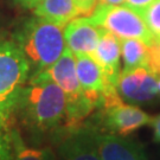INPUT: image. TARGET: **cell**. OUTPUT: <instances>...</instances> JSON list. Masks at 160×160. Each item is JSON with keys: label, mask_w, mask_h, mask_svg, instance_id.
Wrapping results in <instances>:
<instances>
[{"label": "cell", "mask_w": 160, "mask_h": 160, "mask_svg": "<svg viewBox=\"0 0 160 160\" xmlns=\"http://www.w3.org/2000/svg\"><path fill=\"white\" fill-rule=\"evenodd\" d=\"M64 28L42 18H22L12 31L11 39L28 59L32 76L45 70L63 55L67 49Z\"/></svg>", "instance_id": "3"}, {"label": "cell", "mask_w": 160, "mask_h": 160, "mask_svg": "<svg viewBox=\"0 0 160 160\" xmlns=\"http://www.w3.org/2000/svg\"><path fill=\"white\" fill-rule=\"evenodd\" d=\"M13 1L17 2L18 5H20L24 8H29V10H33L34 6L38 2V0H13Z\"/></svg>", "instance_id": "21"}, {"label": "cell", "mask_w": 160, "mask_h": 160, "mask_svg": "<svg viewBox=\"0 0 160 160\" xmlns=\"http://www.w3.org/2000/svg\"><path fill=\"white\" fill-rule=\"evenodd\" d=\"M120 42L123 71L147 67L149 55V45L147 43L137 38H126L120 39Z\"/></svg>", "instance_id": "15"}, {"label": "cell", "mask_w": 160, "mask_h": 160, "mask_svg": "<svg viewBox=\"0 0 160 160\" xmlns=\"http://www.w3.org/2000/svg\"><path fill=\"white\" fill-rule=\"evenodd\" d=\"M125 2L126 0H98V4L103 5H122Z\"/></svg>", "instance_id": "22"}, {"label": "cell", "mask_w": 160, "mask_h": 160, "mask_svg": "<svg viewBox=\"0 0 160 160\" xmlns=\"http://www.w3.org/2000/svg\"><path fill=\"white\" fill-rule=\"evenodd\" d=\"M75 63L76 74L82 90L97 109L101 104L103 92L107 88L102 69L90 55H76Z\"/></svg>", "instance_id": "12"}, {"label": "cell", "mask_w": 160, "mask_h": 160, "mask_svg": "<svg viewBox=\"0 0 160 160\" xmlns=\"http://www.w3.org/2000/svg\"><path fill=\"white\" fill-rule=\"evenodd\" d=\"M147 68H149L157 76L160 77V42H157L155 39L149 45Z\"/></svg>", "instance_id": "17"}, {"label": "cell", "mask_w": 160, "mask_h": 160, "mask_svg": "<svg viewBox=\"0 0 160 160\" xmlns=\"http://www.w3.org/2000/svg\"><path fill=\"white\" fill-rule=\"evenodd\" d=\"M56 145L61 160H101L95 141V128L88 119L81 126L67 131Z\"/></svg>", "instance_id": "8"}, {"label": "cell", "mask_w": 160, "mask_h": 160, "mask_svg": "<svg viewBox=\"0 0 160 160\" xmlns=\"http://www.w3.org/2000/svg\"><path fill=\"white\" fill-rule=\"evenodd\" d=\"M158 77L147 67H140L123 71L118 80L116 89L120 97L127 103L143 106L159 98Z\"/></svg>", "instance_id": "7"}, {"label": "cell", "mask_w": 160, "mask_h": 160, "mask_svg": "<svg viewBox=\"0 0 160 160\" xmlns=\"http://www.w3.org/2000/svg\"><path fill=\"white\" fill-rule=\"evenodd\" d=\"M149 126L152 127L153 131V141L160 143V114L152 118Z\"/></svg>", "instance_id": "20"}, {"label": "cell", "mask_w": 160, "mask_h": 160, "mask_svg": "<svg viewBox=\"0 0 160 160\" xmlns=\"http://www.w3.org/2000/svg\"><path fill=\"white\" fill-rule=\"evenodd\" d=\"M143 19L155 40L160 42V0L151 2L142 12Z\"/></svg>", "instance_id": "16"}, {"label": "cell", "mask_w": 160, "mask_h": 160, "mask_svg": "<svg viewBox=\"0 0 160 160\" xmlns=\"http://www.w3.org/2000/svg\"><path fill=\"white\" fill-rule=\"evenodd\" d=\"M67 101L62 89L50 81H28L18 97L14 120L30 141L57 143L65 131Z\"/></svg>", "instance_id": "1"}, {"label": "cell", "mask_w": 160, "mask_h": 160, "mask_svg": "<svg viewBox=\"0 0 160 160\" xmlns=\"http://www.w3.org/2000/svg\"><path fill=\"white\" fill-rule=\"evenodd\" d=\"M154 0H126V5L131 6L132 8H134V10H137L138 12H141L147 7V6L151 4V2H153Z\"/></svg>", "instance_id": "19"}, {"label": "cell", "mask_w": 160, "mask_h": 160, "mask_svg": "<svg viewBox=\"0 0 160 160\" xmlns=\"http://www.w3.org/2000/svg\"><path fill=\"white\" fill-rule=\"evenodd\" d=\"M94 25L104 29L120 39L137 38L151 45L154 37L149 31L142 14L131 6L97 4L95 10L87 16Z\"/></svg>", "instance_id": "5"}, {"label": "cell", "mask_w": 160, "mask_h": 160, "mask_svg": "<svg viewBox=\"0 0 160 160\" xmlns=\"http://www.w3.org/2000/svg\"><path fill=\"white\" fill-rule=\"evenodd\" d=\"M11 141L13 160H56V153L51 146H29L18 127L12 131Z\"/></svg>", "instance_id": "14"}, {"label": "cell", "mask_w": 160, "mask_h": 160, "mask_svg": "<svg viewBox=\"0 0 160 160\" xmlns=\"http://www.w3.org/2000/svg\"><path fill=\"white\" fill-rule=\"evenodd\" d=\"M28 59L12 39L0 38V160H13L11 134L22 88L29 81Z\"/></svg>", "instance_id": "2"}, {"label": "cell", "mask_w": 160, "mask_h": 160, "mask_svg": "<svg viewBox=\"0 0 160 160\" xmlns=\"http://www.w3.org/2000/svg\"><path fill=\"white\" fill-rule=\"evenodd\" d=\"M157 42H158V40H157Z\"/></svg>", "instance_id": "24"}, {"label": "cell", "mask_w": 160, "mask_h": 160, "mask_svg": "<svg viewBox=\"0 0 160 160\" xmlns=\"http://www.w3.org/2000/svg\"><path fill=\"white\" fill-rule=\"evenodd\" d=\"M95 141L101 160H147L142 147L127 137L103 133L95 128Z\"/></svg>", "instance_id": "10"}, {"label": "cell", "mask_w": 160, "mask_h": 160, "mask_svg": "<svg viewBox=\"0 0 160 160\" xmlns=\"http://www.w3.org/2000/svg\"><path fill=\"white\" fill-rule=\"evenodd\" d=\"M80 16H89L98 4V0H75Z\"/></svg>", "instance_id": "18"}, {"label": "cell", "mask_w": 160, "mask_h": 160, "mask_svg": "<svg viewBox=\"0 0 160 160\" xmlns=\"http://www.w3.org/2000/svg\"><path fill=\"white\" fill-rule=\"evenodd\" d=\"M33 14L63 28L72 19L80 17L75 0H38Z\"/></svg>", "instance_id": "13"}, {"label": "cell", "mask_w": 160, "mask_h": 160, "mask_svg": "<svg viewBox=\"0 0 160 160\" xmlns=\"http://www.w3.org/2000/svg\"><path fill=\"white\" fill-rule=\"evenodd\" d=\"M29 81H50L62 89L67 101L65 131L81 126L96 110L82 90L76 74L75 55L68 48L51 67L30 76Z\"/></svg>", "instance_id": "4"}, {"label": "cell", "mask_w": 160, "mask_h": 160, "mask_svg": "<svg viewBox=\"0 0 160 160\" xmlns=\"http://www.w3.org/2000/svg\"><path fill=\"white\" fill-rule=\"evenodd\" d=\"M92 57L101 67L107 87H115L121 74V42L115 34L102 29L95 52Z\"/></svg>", "instance_id": "11"}, {"label": "cell", "mask_w": 160, "mask_h": 160, "mask_svg": "<svg viewBox=\"0 0 160 160\" xmlns=\"http://www.w3.org/2000/svg\"><path fill=\"white\" fill-rule=\"evenodd\" d=\"M95 112L89 121L97 131L120 137L131 135L152 120V116L139 106L125 102L121 97L102 103Z\"/></svg>", "instance_id": "6"}, {"label": "cell", "mask_w": 160, "mask_h": 160, "mask_svg": "<svg viewBox=\"0 0 160 160\" xmlns=\"http://www.w3.org/2000/svg\"><path fill=\"white\" fill-rule=\"evenodd\" d=\"M63 32L65 45L75 56H92L98 44L102 29L94 25L87 16H80L69 22L64 26Z\"/></svg>", "instance_id": "9"}, {"label": "cell", "mask_w": 160, "mask_h": 160, "mask_svg": "<svg viewBox=\"0 0 160 160\" xmlns=\"http://www.w3.org/2000/svg\"><path fill=\"white\" fill-rule=\"evenodd\" d=\"M158 90H159V96H160V77H158Z\"/></svg>", "instance_id": "23"}]
</instances>
